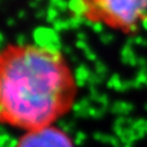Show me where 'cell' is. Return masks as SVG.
Masks as SVG:
<instances>
[{
	"instance_id": "8fae6325",
	"label": "cell",
	"mask_w": 147,
	"mask_h": 147,
	"mask_svg": "<svg viewBox=\"0 0 147 147\" xmlns=\"http://www.w3.org/2000/svg\"><path fill=\"white\" fill-rule=\"evenodd\" d=\"M35 16L37 19H43V18H47V9H38L36 12Z\"/></svg>"
},
{
	"instance_id": "3957f363",
	"label": "cell",
	"mask_w": 147,
	"mask_h": 147,
	"mask_svg": "<svg viewBox=\"0 0 147 147\" xmlns=\"http://www.w3.org/2000/svg\"><path fill=\"white\" fill-rule=\"evenodd\" d=\"M16 147H74L67 133L59 127L45 126L28 131L19 139Z\"/></svg>"
},
{
	"instance_id": "5bb4252c",
	"label": "cell",
	"mask_w": 147,
	"mask_h": 147,
	"mask_svg": "<svg viewBox=\"0 0 147 147\" xmlns=\"http://www.w3.org/2000/svg\"><path fill=\"white\" fill-rule=\"evenodd\" d=\"M61 1V0H49V3H50V6L51 7H57L58 4Z\"/></svg>"
},
{
	"instance_id": "9c48e42d",
	"label": "cell",
	"mask_w": 147,
	"mask_h": 147,
	"mask_svg": "<svg viewBox=\"0 0 147 147\" xmlns=\"http://www.w3.org/2000/svg\"><path fill=\"white\" fill-rule=\"evenodd\" d=\"M68 23H69V28H78L79 26H81L82 23H86V18L85 16H76L72 15L68 19Z\"/></svg>"
},
{
	"instance_id": "6da1fadb",
	"label": "cell",
	"mask_w": 147,
	"mask_h": 147,
	"mask_svg": "<svg viewBox=\"0 0 147 147\" xmlns=\"http://www.w3.org/2000/svg\"><path fill=\"white\" fill-rule=\"evenodd\" d=\"M77 88L61 52L9 45L0 53V122L28 131L50 126L73 108Z\"/></svg>"
},
{
	"instance_id": "2e32d148",
	"label": "cell",
	"mask_w": 147,
	"mask_h": 147,
	"mask_svg": "<svg viewBox=\"0 0 147 147\" xmlns=\"http://www.w3.org/2000/svg\"><path fill=\"white\" fill-rule=\"evenodd\" d=\"M6 22H7V26H8V27H13V26L15 24V20H14L13 18L7 19V21H6Z\"/></svg>"
},
{
	"instance_id": "277c9868",
	"label": "cell",
	"mask_w": 147,
	"mask_h": 147,
	"mask_svg": "<svg viewBox=\"0 0 147 147\" xmlns=\"http://www.w3.org/2000/svg\"><path fill=\"white\" fill-rule=\"evenodd\" d=\"M32 40L36 47L47 51L60 52V50L63 49L59 32L50 27L40 26L35 28L32 31Z\"/></svg>"
},
{
	"instance_id": "8992f818",
	"label": "cell",
	"mask_w": 147,
	"mask_h": 147,
	"mask_svg": "<svg viewBox=\"0 0 147 147\" xmlns=\"http://www.w3.org/2000/svg\"><path fill=\"white\" fill-rule=\"evenodd\" d=\"M88 77V69L85 65H80L77 67L76 69V73H74V80H76V84L78 86V88L82 87L86 82V79Z\"/></svg>"
},
{
	"instance_id": "9a60e30c",
	"label": "cell",
	"mask_w": 147,
	"mask_h": 147,
	"mask_svg": "<svg viewBox=\"0 0 147 147\" xmlns=\"http://www.w3.org/2000/svg\"><path fill=\"white\" fill-rule=\"evenodd\" d=\"M77 47H78L79 49H86V43L82 42V41H78V42H77Z\"/></svg>"
},
{
	"instance_id": "ac0fdd59",
	"label": "cell",
	"mask_w": 147,
	"mask_h": 147,
	"mask_svg": "<svg viewBox=\"0 0 147 147\" xmlns=\"http://www.w3.org/2000/svg\"><path fill=\"white\" fill-rule=\"evenodd\" d=\"M36 1H37V3H41V1H42V0H36Z\"/></svg>"
},
{
	"instance_id": "52a82bcc",
	"label": "cell",
	"mask_w": 147,
	"mask_h": 147,
	"mask_svg": "<svg viewBox=\"0 0 147 147\" xmlns=\"http://www.w3.org/2000/svg\"><path fill=\"white\" fill-rule=\"evenodd\" d=\"M59 15H60V12L56 8V7H49L47 9V18L45 20L49 22V23H53L55 21H57L59 19Z\"/></svg>"
},
{
	"instance_id": "ba28073f",
	"label": "cell",
	"mask_w": 147,
	"mask_h": 147,
	"mask_svg": "<svg viewBox=\"0 0 147 147\" xmlns=\"http://www.w3.org/2000/svg\"><path fill=\"white\" fill-rule=\"evenodd\" d=\"M52 28L57 31V32H61V31H65L67 29H71L69 28V23H68V20H61V19H58L57 21H55L52 23Z\"/></svg>"
},
{
	"instance_id": "7c38bea8",
	"label": "cell",
	"mask_w": 147,
	"mask_h": 147,
	"mask_svg": "<svg viewBox=\"0 0 147 147\" xmlns=\"http://www.w3.org/2000/svg\"><path fill=\"white\" fill-rule=\"evenodd\" d=\"M26 15H27V12H26L24 9H21V11L18 12V18H19V19H24Z\"/></svg>"
},
{
	"instance_id": "e0dca14e",
	"label": "cell",
	"mask_w": 147,
	"mask_h": 147,
	"mask_svg": "<svg viewBox=\"0 0 147 147\" xmlns=\"http://www.w3.org/2000/svg\"><path fill=\"white\" fill-rule=\"evenodd\" d=\"M63 50H64V52L67 53V55H71V53H72V49H71L69 47H64Z\"/></svg>"
},
{
	"instance_id": "7a4b0ae2",
	"label": "cell",
	"mask_w": 147,
	"mask_h": 147,
	"mask_svg": "<svg viewBox=\"0 0 147 147\" xmlns=\"http://www.w3.org/2000/svg\"><path fill=\"white\" fill-rule=\"evenodd\" d=\"M86 20L124 32H133L147 23V0H84Z\"/></svg>"
},
{
	"instance_id": "30bf717a",
	"label": "cell",
	"mask_w": 147,
	"mask_h": 147,
	"mask_svg": "<svg viewBox=\"0 0 147 147\" xmlns=\"http://www.w3.org/2000/svg\"><path fill=\"white\" fill-rule=\"evenodd\" d=\"M15 42L18 47H27V42H28V38H27V36L24 34H20L16 36V38H15Z\"/></svg>"
},
{
	"instance_id": "4fadbf2b",
	"label": "cell",
	"mask_w": 147,
	"mask_h": 147,
	"mask_svg": "<svg viewBox=\"0 0 147 147\" xmlns=\"http://www.w3.org/2000/svg\"><path fill=\"white\" fill-rule=\"evenodd\" d=\"M38 5H40V3H37L36 0H31V1L29 3V6L31 8H38Z\"/></svg>"
},
{
	"instance_id": "5b68a950",
	"label": "cell",
	"mask_w": 147,
	"mask_h": 147,
	"mask_svg": "<svg viewBox=\"0 0 147 147\" xmlns=\"http://www.w3.org/2000/svg\"><path fill=\"white\" fill-rule=\"evenodd\" d=\"M68 11L72 15L85 16L86 15V4L84 0H68Z\"/></svg>"
}]
</instances>
